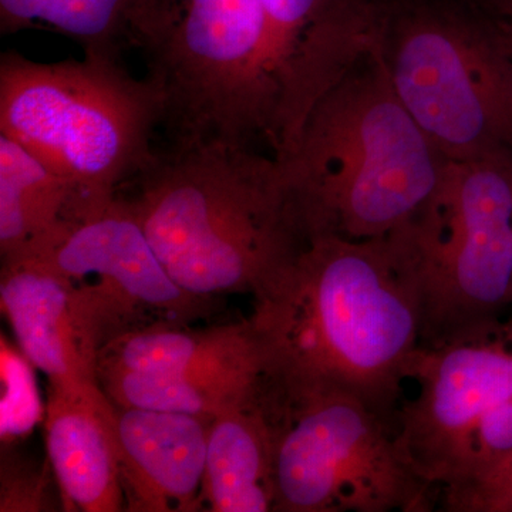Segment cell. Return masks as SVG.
Returning a JSON list of instances; mask_svg holds the SVG:
<instances>
[{"label":"cell","mask_w":512,"mask_h":512,"mask_svg":"<svg viewBox=\"0 0 512 512\" xmlns=\"http://www.w3.org/2000/svg\"><path fill=\"white\" fill-rule=\"evenodd\" d=\"M255 301L279 392L343 390L396 426L424 326L420 275L396 238L315 235Z\"/></svg>","instance_id":"6da1fadb"},{"label":"cell","mask_w":512,"mask_h":512,"mask_svg":"<svg viewBox=\"0 0 512 512\" xmlns=\"http://www.w3.org/2000/svg\"><path fill=\"white\" fill-rule=\"evenodd\" d=\"M126 201L185 291L259 298L312 238L284 168L227 141L173 143Z\"/></svg>","instance_id":"7a4b0ae2"},{"label":"cell","mask_w":512,"mask_h":512,"mask_svg":"<svg viewBox=\"0 0 512 512\" xmlns=\"http://www.w3.org/2000/svg\"><path fill=\"white\" fill-rule=\"evenodd\" d=\"M279 163L312 237L372 239L426 204L444 158L394 92L376 47L319 101Z\"/></svg>","instance_id":"3957f363"},{"label":"cell","mask_w":512,"mask_h":512,"mask_svg":"<svg viewBox=\"0 0 512 512\" xmlns=\"http://www.w3.org/2000/svg\"><path fill=\"white\" fill-rule=\"evenodd\" d=\"M119 59L101 52L53 63L16 52L0 57V134L70 184L76 222L109 207L157 156L163 96Z\"/></svg>","instance_id":"277c9868"},{"label":"cell","mask_w":512,"mask_h":512,"mask_svg":"<svg viewBox=\"0 0 512 512\" xmlns=\"http://www.w3.org/2000/svg\"><path fill=\"white\" fill-rule=\"evenodd\" d=\"M128 43L146 57L173 143L278 153V96L259 0H138Z\"/></svg>","instance_id":"5b68a950"},{"label":"cell","mask_w":512,"mask_h":512,"mask_svg":"<svg viewBox=\"0 0 512 512\" xmlns=\"http://www.w3.org/2000/svg\"><path fill=\"white\" fill-rule=\"evenodd\" d=\"M380 55L444 160L512 151V60L483 3L384 0Z\"/></svg>","instance_id":"8992f818"},{"label":"cell","mask_w":512,"mask_h":512,"mask_svg":"<svg viewBox=\"0 0 512 512\" xmlns=\"http://www.w3.org/2000/svg\"><path fill=\"white\" fill-rule=\"evenodd\" d=\"M390 235L423 285L421 348L500 326L512 306V151L444 160L429 200Z\"/></svg>","instance_id":"52a82bcc"},{"label":"cell","mask_w":512,"mask_h":512,"mask_svg":"<svg viewBox=\"0 0 512 512\" xmlns=\"http://www.w3.org/2000/svg\"><path fill=\"white\" fill-rule=\"evenodd\" d=\"M276 394L274 511L430 510L392 421L343 390Z\"/></svg>","instance_id":"ba28073f"},{"label":"cell","mask_w":512,"mask_h":512,"mask_svg":"<svg viewBox=\"0 0 512 512\" xmlns=\"http://www.w3.org/2000/svg\"><path fill=\"white\" fill-rule=\"evenodd\" d=\"M410 380L419 393L397 412V444L424 483L444 490L466 474L478 423L512 396V319L420 348Z\"/></svg>","instance_id":"9c48e42d"},{"label":"cell","mask_w":512,"mask_h":512,"mask_svg":"<svg viewBox=\"0 0 512 512\" xmlns=\"http://www.w3.org/2000/svg\"><path fill=\"white\" fill-rule=\"evenodd\" d=\"M37 256L49 259L82 292L106 343L143 326L190 322L212 302L174 281L120 195Z\"/></svg>","instance_id":"30bf717a"},{"label":"cell","mask_w":512,"mask_h":512,"mask_svg":"<svg viewBox=\"0 0 512 512\" xmlns=\"http://www.w3.org/2000/svg\"><path fill=\"white\" fill-rule=\"evenodd\" d=\"M278 96V158L298 144L320 100L379 47L383 0H259Z\"/></svg>","instance_id":"8fae6325"},{"label":"cell","mask_w":512,"mask_h":512,"mask_svg":"<svg viewBox=\"0 0 512 512\" xmlns=\"http://www.w3.org/2000/svg\"><path fill=\"white\" fill-rule=\"evenodd\" d=\"M0 301L30 365L56 389H94L106 338L82 292L45 256L2 262Z\"/></svg>","instance_id":"7c38bea8"},{"label":"cell","mask_w":512,"mask_h":512,"mask_svg":"<svg viewBox=\"0 0 512 512\" xmlns=\"http://www.w3.org/2000/svg\"><path fill=\"white\" fill-rule=\"evenodd\" d=\"M116 409L114 431L126 510H201L212 419L136 407Z\"/></svg>","instance_id":"4fadbf2b"},{"label":"cell","mask_w":512,"mask_h":512,"mask_svg":"<svg viewBox=\"0 0 512 512\" xmlns=\"http://www.w3.org/2000/svg\"><path fill=\"white\" fill-rule=\"evenodd\" d=\"M116 404L101 387H50L46 451L69 511L117 512L126 507L116 447Z\"/></svg>","instance_id":"5bb4252c"},{"label":"cell","mask_w":512,"mask_h":512,"mask_svg":"<svg viewBox=\"0 0 512 512\" xmlns=\"http://www.w3.org/2000/svg\"><path fill=\"white\" fill-rule=\"evenodd\" d=\"M276 436L274 400L265 376L254 396L211 420L202 487L211 511L275 510Z\"/></svg>","instance_id":"9a60e30c"},{"label":"cell","mask_w":512,"mask_h":512,"mask_svg":"<svg viewBox=\"0 0 512 512\" xmlns=\"http://www.w3.org/2000/svg\"><path fill=\"white\" fill-rule=\"evenodd\" d=\"M99 366L178 376L265 375L266 355L251 319L204 329L156 323L107 342Z\"/></svg>","instance_id":"2e32d148"},{"label":"cell","mask_w":512,"mask_h":512,"mask_svg":"<svg viewBox=\"0 0 512 512\" xmlns=\"http://www.w3.org/2000/svg\"><path fill=\"white\" fill-rule=\"evenodd\" d=\"M74 224L70 184L28 148L0 134L2 262L47 254Z\"/></svg>","instance_id":"e0dca14e"},{"label":"cell","mask_w":512,"mask_h":512,"mask_svg":"<svg viewBox=\"0 0 512 512\" xmlns=\"http://www.w3.org/2000/svg\"><path fill=\"white\" fill-rule=\"evenodd\" d=\"M265 375L178 376L99 366V383L117 407L214 419L258 392Z\"/></svg>","instance_id":"ac0fdd59"},{"label":"cell","mask_w":512,"mask_h":512,"mask_svg":"<svg viewBox=\"0 0 512 512\" xmlns=\"http://www.w3.org/2000/svg\"><path fill=\"white\" fill-rule=\"evenodd\" d=\"M138 0H0L3 33L45 25L73 37L84 52L120 55Z\"/></svg>","instance_id":"d6986e66"},{"label":"cell","mask_w":512,"mask_h":512,"mask_svg":"<svg viewBox=\"0 0 512 512\" xmlns=\"http://www.w3.org/2000/svg\"><path fill=\"white\" fill-rule=\"evenodd\" d=\"M448 512H512V453L443 490Z\"/></svg>","instance_id":"ffe728a7"},{"label":"cell","mask_w":512,"mask_h":512,"mask_svg":"<svg viewBox=\"0 0 512 512\" xmlns=\"http://www.w3.org/2000/svg\"><path fill=\"white\" fill-rule=\"evenodd\" d=\"M30 362L2 339V439L12 440L33 429L39 420V399Z\"/></svg>","instance_id":"44dd1931"},{"label":"cell","mask_w":512,"mask_h":512,"mask_svg":"<svg viewBox=\"0 0 512 512\" xmlns=\"http://www.w3.org/2000/svg\"><path fill=\"white\" fill-rule=\"evenodd\" d=\"M510 453H512V396L493 407L478 423L474 433L473 447H471L470 463H468L466 474L458 483L466 480L480 468Z\"/></svg>","instance_id":"7402d4cb"},{"label":"cell","mask_w":512,"mask_h":512,"mask_svg":"<svg viewBox=\"0 0 512 512\" xmlns=\"http://www.w3.org/2000/svg\"><path fill=\"white\" fill-rule=\"evenodd\" d=\"M491 13H493L495 19L498 20V25H500L501 29V35H503L504 45L507 47L508 55H510L512 60V9L503 10V12Z\"/></svg>","instance_id":"603a6c76"},{"label":"cell","mask_w":512,"mask_h":512,"mask_svg":"<svg viewBox=\"0 0 512 512\" xmlns=\"http://www.w3.org/2000/svg\"><path fill=\"white\" fill-rule=\"evenodd\" d=\"M484 6L491 12H503L512 9V0H484Z\"/></svg>","instance_id":"cb8c5ba5"},{"label":"cell","mask_w":512,"mask_h":512,"mask_svg":"<svg viewBox=\"0 0 512 512\" xmlns=\"http://www.w3.org/2000/svg\"><path fill=\"white\" fill-rule=\"evenodd\" d=\"M511 303H512V295H511Z\"/></svg>","instance_id":"d4e9b609"}]
</instances>
